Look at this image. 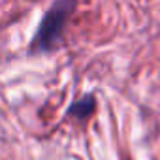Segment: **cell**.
I'll return each mask as SVG.
<instances>
[{
	"label": "cell",
	"instance_id": "1",
	"mask_svg": "<svg viewBox=\"0 0 160 160\" xmlns=\"http://www.w3.org/2000/svg\"><path fill=\"white\" fill-rule=\"evenodd\" d=\"M73 8L75 6L72 2H58L43 15V19L40 21L38 30L30 42L32 53H49L60 45L68 15Z\"/></svg>",
	"mask_w": 160,
	"mask_h": 160
},
{
	"label": "cell",
	"instance_id": "2",
	"mask_svg": "<svg viewBox=\"0 0 160 160\" xmlns=\"http://www.w3.org/2000/svg\"><path fill=\"white\" fill-rule=\"evenodd\" d=\"M94 96L92 94H85L79 100H75L70 108H68V115H75L77 119H87L92 111H94Z\"/></svg>",
	"mask_w": 160,
	"mask_h": 160
}]
</instances>
